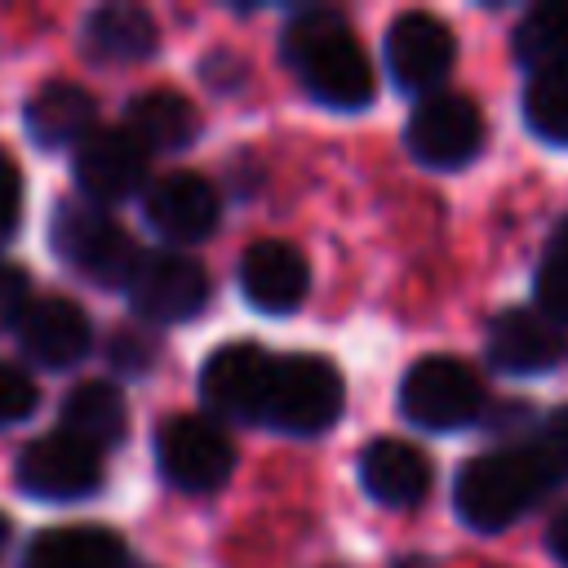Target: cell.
<instances>
[{"instance_id":"6da1fadb","label":"cell","mask_w":568,"mask_h":568,"mask_svg":"<svg viewBox=\"0 0 568 568\" xmlns=\"http://www.w3.org/2000/svg\"><path fill=\"white\" fill-rule=\"evenodd\" d=\"M559 479V466L546 444H510L470 457L453 479V506L462 524L475 532H501L519 515H528L550 484Z\"/></svg>"},{"instance_id":"7a4b0ae2","label":"cell","mask_w":568,"mask_h":568,"mask_svg":"<svg viewBox=\"0 0 568 568\" xmlns=\"http://www.w3.org/2000/svg\"><path fill=\"white\" fill-rule=\"evenodd\" d=\"M284 62L297 71L302 89L333 111H359L373 102V62L333 9H306L284 27Z\"/></svg>"},{"instance_id":"3957f363","label":"cell","mask_w":568,"mask_h":568,"mask_svg":"<svg viewBox=\"0 0 568 568\" xmlns=\"http://www.w3.org/2000/svg\"><path fill=\"white\" fill-rule=\"evenodd\" d=\"M49 244L75 275H84L102 288H129V280L142 262V253L124 235V226L93 200H62L49 222Z\"/></svg>"},{"instance_id":"277c9868","label":"cell","mask_w":568,"mask_h":568,"mask_svg":"<svg viewBox=\"0 0 568 568\" xmlns=\"http://www.w3.org/2000/svg\"><path fill=\"white\" fill-rule=\"evenodd\" d=\"M488 408L484 382L470 364L453 359V355H422L404 382H399V413L408 426L422 430H466L470 422H479Z\"/></svg>"},{"instance_id":"5b68a950","label":"cell","mask_w":568,"mask_h":568,"mask_svg":"<svg viewBox=\"0 0 568 568\" xmlns=\"http://www.w3.org/2000/svg\"><path fill=\"white\" fill-rule=\"evenodd\" d=\"M342 417V373L324 355H275L266 422L284 435H320Z\"/></svg>"},{"instance_id":"8992f818","label":"cell","mask_w":568,"mask_h":568,"mask_svg":"<svg viewBox=\"0 0 568 568\" xmlns=\"http://www.w3.org/2000/svg\"><path fill=\"white\" fill-rule=\"evenodd\" d=\"M404 146L426 169H462L484 146V115L466 93H430L404 124Z\"/></svg>"},{"instance_id":"52a82bcc","label":"cell","mask_w":568,"mask_h":568,"mask_svg":"<svg viewBox=\"0 0 568 568\" xmlns=\"http://www.w3.org/2000/svg\"><path fill=\"white\" fill-rule=\"evenodd\" d=\"M155 462H160V475L182 488V493H213L231 479L235 470V448L226 439V430L209 417H195V413H182V417H169L155 435Z\"/></svg>"},{"instance_id":"ba28073f","label":"cell","mask_w":568,"mask_h":568,"mask_svg":"<svg viewBox=\"0 0 568 568\" xmlns=\"http://www.w3.org/2000/svg\"><path fill=\"white\" fill-rule=\"evenodd\" d=\"M13 479L36 501H80L102 488V453L80 444L67 430L40 435L18 453Z\"/></svg>"},{"instance_id":"9c48e42d","label":"cell","mask_w":568,"mask_h":568,"mask_svg":"<svg viewBox=\"0 0 568 568\" xmlns=\"http://www.w3.org/2000/svg\"><path fill=\"white\" fill-rule=\"evenodd\" d=\"M124 293L133 315L151 324H182L209 306V271L191 253H173V248L142 253Z\"/></svg>"},{"instance_id":"30bf717a","label":"cell","mask_w":568,"mask_h":568,"mask_svg":"<svg viewBox=\"0 0 568 568\" xmlns=\"http://www.w3.org/2000/svg\"><path fill=\"white\" fill-rule=\"evenodd\" d=\"M275 355L253 342L217 346L200 368V395L217 417L231 422H266V395H271Z\"/></svg>"},{"instance_id":"8fae6325","label":"cell","mask_w":568,"mask_h":568,"mask_svg":"<svg viewBox=\"0 0 568 568\" xmlns=\"http://www.w3.org/2000/svg\"><path fill=\"white\" fill-rule=\"evenodd\" d=\"M457 58L453 31L435 13H399L386 31V71L404 93H439Z\"/></svg>"},{"instance_id":"7c38bea8","label":"cell","mask_w":568,"mask_h":568,"mask_svg":"<svg viewBox=\"0 0 568 568\" xmlns=\"http://www.w3.org/2000/svg\"><path fill=\"white\" fill-rule=\"evenodd\" d=\"M146 226L169 240V244H200L213 235L217 217H222V195L204 173L191 169H173L151 178L146 200H142Z\"/></svg>"},{"instance_id":"4fadbf2b","label":"cell","mask_w":568,"mask_h":568,"mask_svg":"<svg viewBox=\"0 0 568 568\" xmlns=\"http://www.w3.org/2000/svg\"><path fill=\"white\" fill-rule=\"evenodd\" d=\"M75 182L84 191V200L93 204H111V200H124L133 195L138 186H151L146 182V169H151V151L124 129H93L80 146H75Z\"/></svg>"},{"instance_id":"5bb4252c","label":"cell","mask_w":568,"mask_h":568,"mask_svg":"<svg viewBox=\"0 0 568 568\" xmlns=\"http://www.w3.org/2000/svg\"><path fill=\"white\" fill-rule=\"evenodd\" d=\"M488 359L501 373L537 377L568 359V333L559 324H550L541 311L515 306L488 324Z\"/></svg>"},{"instance_id":"9a60e30c","label":"cell","mask_w":568,"mask_h":568,"mask_svg":"<svg viewBox=\"0 0 568 568\" xmlns=\"http://www.w3.org/2000/svg\"><path fill=\"white\" fill-rule=\"evenodd\" d=\"M311 284L306 257L284 240H257L240 257V293L262 315H288L302 306Z\"/></svg>"},{"instance_id":"2e32d148","label":"cell","mask_w":568,"mask_h":568,"mask_svg":"<svg viewBox=\"0 0 568 568\" xmlns=\"http://www.w3.org/2000/svg\"><path fill=\"white\" fill-rule=\"evenodd\" d=\"M18 342H22V351L36 364H44V368H71L75 359L89 355L93 324H89L84 306H75L71 297H36L31 311L18 324Z\"/></svg>"},{"instance_id":"e0dca14e","label":"cell","mask_w":568,"mask_h":568,"mask_svg":"<svg viewBox=\"0 0 568 568\" xmlns=\"http://www.w3.org/2000/svg\"><path fill=\"white\" fill-rule=\"evenodd\" d=\"M22 568H129V546L102 524H58L27 541Z\"/></svg>"},{"instance_id":"ac0fdd59","label":"cell","mask_w":568,"mask_h":568,"mask_svg":"<svg viewBox=\"0 0 568 568\" xmlns=\"http://www.w3.org/2000/svg\"><path fill=\"white\" fill-rule=\"evenodd\" d=\"M359 484L382 506H417L430 488V462L404 439H373L359 453Z\"/></svg>"},{"instance_id":"d6986e66","label":"cell","mask_w":568,"mask_h":568,"mask_svg":"<svg viewBox=\"0 0 568 568\" xmlns=\"http://www.w3.org/2000/svg\"><path fill=\"white\" fill-rule=\"evenodd\" d=\"M98 102L89 89L71 84V80H53L44 89L31 93L27 102V133L40 146H80L98 124Z\"/></svg>"},{"instance_id":"ffe728a7","label":"cell","mask_w":568,"mask_h":568,"mask_svg":"<svg viewBox=\"0 0 568 568\" xmlns=\"http://www.w3.org/2000/svg\"><path fill=\"white\" fill-rule=\"evenodd\" d=\"M62 430L75 435L80 444L106 453V448L124 444V435H129V404L111 382H80L62 399Z\"/></svg>"},{"instance_id":"44dd1931","label":"cell","mask_w":568,"mask_h":568,"mask_svg":"<svg viewBox=\"0 0 568 568\" xmlns=\"http://www.w3.org/2000/svg\"><path fill=\"white\" fill-rule=\"evenodd\" d=\"M160 44L155 18L138 4H98L84 18V49L102 62H138Z\"/></svg>"},{"instance_id":"7402d4cb","label":"cell","mask_w":568,"mask_h":568,"mask_svg":"<svg viewBox=\"0 0 568 568\" xmlns=\"http://www.w3.org/2000/svg\"><path fill=\"white\" fill-rule=\"evenodd\" d=\"M146 151H182L200 133L195 106L173 93V89H146L129 102V124H124Z\"/></svg>"},{"instance_id":"603a6c76","label":"cell","mask_w":568,"mask_h":568,"mask_svg":"<svg viewBox=\"0 0 568 568\" xmlns=\"http://www.w3.org/2000/svg\"><path fill=\"white\" fill-rule=\"evenodd\" d=\"M515 58L537 71H568V0L532 4L515 27Z\"/></svg>"},{"instance_id":"cb8c5ba5","label":"cell","mask_w":568,"mask_h":568,"mask_svg":"<svg viewBox=\"0 0 568 568\" xmlns=\"http://www.w3.org/2000/svg\"><path fill=\"white\" fill-rule=\"evenodd\" d=\"M524 124L550 142L568 146V71H537L524 84Z\"/></svg>"},{"instance_id":"d4e9b609","label":"cell","mask_w":568,"mask_h":568,"mask_svg":"<svg viewBox=\"0 0 568 568\" xmlns=\"http://www.w3.org/2000/svg\"><path fill=\"white\" fill-rule=\"evenodd\" d=\"M532 288H537V311H541L550 324L568 328V222H564V226L555 231V240L546 244V257H541V266H537Z\"/></svg>"},{"instance_id":"484cf974","label":"cell","mask_w":568,"mask_h":568,"mask_svg":"<svg viewBox=\"0 0 568 568\" xmlns=\"http://www.w3.org/2000/svg\"><path fill=\"white\" fill-rule=\"evenodd\" d=\"M40 390L18 364H0V426H18L36 413Z\"/></svg>"},{"instance_id":"4316f807","label":"cell","mask_w":568,"mask_h":568,"mask_svg":"<svg viewBox=\"0 0 568 568\" xmlns=\"http://www.w3.org/2000/svg\"><path fill=\"white\" fill-rule=\"evenodd\" d=\"M27 311H31V275L13 262H0V333L18 328Z\"/></svg>"},{"instance_id":"83f0119b","label":"cell","mask_w":568,"mask_h":568,"mask_svg":"<svg viewBox=\"0 0 568 568\" xmlns=\"http://www.w3.org/2000/svg\"><path fill=\"white\" fill-rule=\"evenodd\" d=\"M22 222V173L9 160V151H0V240H9Z\"/></svg>"},{"instance_id":"f1b7e54d","label":"cell","mask_w":568,"mask_h":568,"mask_svg":"<svg viewBox=\"0 0 568 568\" xmlns=\"http://www.w3.org/2000/svg\"><path fill=\"white\" fill-rule=\"evenodd\" d=\"M111 359H115V368L142 373V368L151 364V346H146L142 337H133V333H115V337H111Z\"/></svg>"},{"instance_id":"f546056e","label":"cell","mask_w":568,"mask_h":568,"mask_svg":"<svg viewBox=\"0 0 568 568\" xmlns=\"http://www.w3.org/2000/svg\"><path fill=\"white\" fill-rule=\"evenodd\" d=\"M546 448H550L555 466L568 470V404L559 413H550V422H546Z\"/></svg>"},{"instance_id":"4dcf8cb0","label":"cell","mask_w":568,"mask_h":568,"mask_svg":"<svg viewBox=\"0 0 568 568\" xmlns=\"http://www.w3.org/2000/svg\"><path fill=\"white\" fill-rule=\"evenodd\" d=\"M546 546H550V555H555V559H559V564L568 568V506H564V510H559V515L550 519V532H546Z\"/></svg>"},{"instance_id":"1f68e13d","label":"cell","mask_w":568,"mask_h":568,"mask_svg":"<svg viewBox=\"0 0 568 568\" xmlns=\"http://www.w3.org/2000/svg\"><path fill=\"white\" fill-rule=\"evenodd\" d=\"M395 568H435V564H430V559H422V555H413V559H399Z\"/></svg>"},{"instance_id":"d6a6232c","label":"cell","mask_w":568,"mask_h":568,"mask_svg":"<svg viewBox=\"0 0 568 568\" xmlns=\"http://www.w3.org/2000/svg\"><path fill=\"white\" fill-rule=\"evenodd\" d=\"M9 532H13V528H9V519L0 515V559H4V550H9Z\"/></svg>"}]
</instances>
